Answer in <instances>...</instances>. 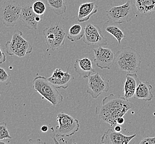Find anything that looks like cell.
Masks as SVG:
<instances>
[{
  "instance_id": "6da1fadb",
  "label": "cell",
  "mask_w": 155,
  "mask_h": 144,
  "mask_svg": "<svg viewBox=\"0 0 155 144\" xmlns=\"http://www.w3.org/2000/svg\"><path fill=\"white\" fill-rule=\"evenodd\" d=\"M133 108V103L124 97L110 94L103 99L101 105L97 106L96 114L101 121L114 127L118 118L124 116Z\"/></svg>"
},
{
  "instance_id": "7a4b0ae2",
  "label": "cell",
  "mask_w": 155,
  "mask_h": 144,
  "mask_svg": "<svg viewBox=\"0 0 155 144\" xmlns=\"http://www.w3.org/2000/svg\"><path fill=\"white\" fill-rule=\"evenodd\" d=\"M115 56V64L119 70L129 73H137L140 69L141 57L133 48L123 47Z\"/></svg>"
},
{
  "instance_id": "3957f363",
  "label": "cell",
  "mask_w": 155,
  "mask_h": 144,
  "mask_svg": "<svg viewBox=\"0 0 155 144\" xmlns=\"http://www.w3.org/2000/svg\"><path fill=\"white\" fill-rule=\"evenodd\" d=\"M32 88L53 106H58L63 101L64 97L58 88L45 77L40 75L35 77L33 81Z\"/></svg>"
},
{
  "instance_id": "277c9868",
  "label": "cell",
  "mask_w": 155,
  "mask_h": 144,
  "mask_svg": "<svg viewBox=\"0 0 155 144\" xmlns=\"http://www.w3.org/2000/svg\"><path fill=\"white\" fill-rule=\"evenodd\" d=\"M5 47L7 53L9 56H16L19 58L30 54L33 51L31 44L23 37V33L19 30L13 32L12 39L7 42Z\"/></svg>"
},
{
  "instance_id": "5b68a950",
  "label": "cell",
  "mask_w": 155,
  "mask_h": 144,
  "mask_svg": "<svg viewBox=\"0 0 155 144\" xmlns=\"http://www.w3.org/2000/svg\"><path fill=\"white\" fill-rule=\"evenodd\" d=\"M134 6L132 0H127L123 5L110 8L106 11V15L114 23L121 24L130 22L135 16Z\"/></svg>"
},
{
  "instance_id": "8992f818",
  "label": "cell",
  "mask_w": 155,
  "mask_h": 144,
  "mask_svg": "<svg viewBox=\"0 0 155 144\" xmlns=\"http://www.w3.org/2000/svg\"><path fill=\"white\" fill-rule=\"evenodd\" d=\"M58 126L55 130L51 128L54 135L58 137H69L79 130L80 125L78 119L65 113H60L57 115Z\"/></svg>"
},
{
  "instance_id": "52a82bcc",
  "label": "cell",
  "mask_w": 155,
  "mask_h": 144,
  "mask_svg": "<svg viewBox=\"0 0 155 144\" xmlns=\"http://www.w3.org/2000/svg\"><path fill=\"white\" fill-rule=\"evenodd\" d=\"M22 7L13 0L5 2L0 7V20L7 27L16 25L20 19Z\"/></svg>"
},
{
  "instance_id": "ba28073f",
  "label": "cell",
  "mask_w": 155,
  "mask_h": 144,
  "mask_svg": "<svg viewBox=\"0 0 155 144\" xmlns=\"http://www.w3.org/2000/svg\"><path fill=\"white\" fill-rule=\"evenodd\" d=\"M43 35L48 48L52 50L62 47L67 36L65 29L60 23L54 24L44 29Z\"/></svg>"
},
{
  "instance_id": "9c48e42d",
  "label": "cell",
  "mask_w": 155,
  "mask_h": 144,
  "mask_svg": "<svg viewBox=\"0 0 155 144\" xmlns=\"http://www.w3.org/2000/svg\"><path fill=\"white\" fill-rule=\"evenodd\" d=\"M83 41L88 46H103L108 44V39L103 35L101 28L91 23L87 24L84 27Z\"/></svg>"
},
{
  "instance_id": "30bf717a",
  "label": "cell",
  "mask_w": 155,
  "mask_h": 144,
  "mask_svg": "<svg viewBox=\"0 0 155 144\" xmlns=\"http://www.w3.org/2000/svg\"><path fill=\"white\" fill-rule=\"evenodd\" d=\"M88 78L87 93L90 94L93 99H97L103 93L107 92L109 90L108 81L103 78L99 73L97 72L90 75Z\"/></svg>"
},
{
  "instance_id": "8fae6325",
  "label": "cell",
  "mask_w": 155,
  "mask_h": 144,
  "mask_svg": "<svg viewBox=\"0 0 155 144\" xmlns=\"http://www.w3.org/2000/svg\"><path fill=\"white\" fill-rule=\"evenodd\" d=\"M94 62L100 69L110 70L115 64V56L109 48L99 47L93 50Z\"/></svg>"
},
{
  "instance_id": "7c38bea8",
  "label": "cell",
  "mask_w": 155,
  "mask_h": 144,
  "mask_svg": "<svg viewBox=\"0 0 155 144\" xmlns=\"http://www.w3.org/2000/svg\"><path fill=\"white\" fill-rule=\"evenodd\" d=\"M137 136L135 134L132 135H124L121 132H117L108 129L104 132L101 138V143L107 144H127Z\"/></svg>"
},
{
  "instance_id": "4fadbf2b",
  "label": "cell",
  "mask_w": 155,
  "mask_h": 144,
  "mask_svg": "<svg viewBox=\"0 0 155 144\" xmlns=\"http://www.w3.org/2000/svg\"><path fill=\"white\" fill-rule=\"evenodd\" d=\"M20 19L29 29L36 30L38 23L41 22L43 19L42 16H38L34 12L31 6L27 5L22 7Z\"/></svg>"
},
{
  "instance_id": "5bb4252c",
  "label": "cell",
  "mask_w": 155,
  "mask_h": 144,
  "mask_svg": "<svg viewBox=\"0 0 155 144\" xmlns=\"http://www.w3.org/2000/svg\"><path fill=\"white\" fill-rule=\"evenodd\" d=\"M72 78V77L68 70L64 72L60 68H56L53 72L51 76L48 79L58 89H66L68 87L69 81Z\"/></svg>"
},
{
  "instance_id": "9a60e30c",
  "label": "cell",
  "mask_w": 155,
  "mask_h": 144,
  "mask_svg": "<svg viewBox=\"0 0 155 144\" xmlns=\"http://www.w3.org/2000/svg\"><path fill=\"white\" fill-rule=\"evenodd\" d=\"M74 67L75 72L82 78H87L95 73L92 60L86 57L75 60Z\"/></svg>"
},
{
  "instance_id": "2e32d148",
  "label": "cell",
  "mask_w": 155,
  "mask_h": 144,
  "mask_svg": "<svg viewBox=\"0 0 155 144\" xmlns=\"http://www.w3.org/2000/svg\"><path fill=\"white\" fill-rule=\"evenodd\" d=\"M140 80L137 73H129L125 77L124 85V97L129 99L134 97Z\"/></svg>"
},
{
  "instance_id": "e0dca14e",
  "label": "cell",
  "mask_w": 155,
  "mask_h": 144,
  "mask_svg": "<svg viewBox=\"0 0 155 144\" xmlns=\"http://www.w3.org/2000/svg\"><path fill=\"white\" fill-rule=\"evenodd\" d=\"M98 12V6L94 2H84L82 3L78 9V22L88 21L92 16Z\"/></svg>"
},
{
  "instance_id": "ac0fdd59",
  "label": "cell",
  "mask_w": 155,
  "mask_h": 144,
  "mask_svg": "<svg viewBox=\"0 0 155 144\" xmlns=\"http://www.w3.org/2000/svg\"><path fill=\"white\" fill-rule=\"evenodd\" d=\"M153 87L149 81H139L134 97L144 101H151L153 97L151 90Z\"/></svg>"
},
{
  "instance_id": "d6986e66",
  "label": "cell",
  "mask_w": 155,
  "mask_h": 144,
  "mask_svg": "<svg viewBox=\"0 0 155 144\" xmlns=\"http://www.w3.org/2000/svg\"><path fill=\"white\" fill-rule=\"evenodd\" d=\"M134 3L140 14L150 15L155 12V0H135Z\"/></svg>"
},
{
  "instance_id": "ffe728a7",
  "label": "cell",
  "mask_w": 155,
  "mask_h": 144,
  "mask_svg": "<svg viewBox=\"0 0 155 144\" xmlns=\"http://www.w3.org/2000/svg\"><path fill=\"white\" fill-rule=\"evenodd\" d=\"M84 36L82 26L79 23H74L69 29L66 37L72 42H74L81 39Z\"/></svg>"
},
{
  "instance_id": "44dd1931",
  "label": "cell",
  "mask_w": 155,
  "mask_h": 144,
  "mask_svg": "<svg viewBox=\"0 0 155 144\" xmlns=\"http://www.w3.org/2000/svg\"><path fill=\"white\" fill-rule=\"evenodd\" d=\"M47 4L57 15H62L66 11L67 8L64 0H47Z\"/></svg>"
},
{
  "instance_id": "7402d4cb",
  "label": "cell",
  "mask_w": 155,
  "mask_h": 144,
  "mask_svg": "<svg viewBox=\"0 0 155 144\" xmlns=\"http://www.w3.org/2000/svg\"><path fill=\"white\" fill-rule=\"evenodd\" d=\"M106 31L112 35L118 41V43L120 44L123 39L126 38V35L122 31L121 29L115 26H108L105 28Z\"/></svg>"
},
{
  "instance_id": "603a6c76",
  "label": "cell",
  "mask_w": 155,
  "mask_h": 144,
  "mask_svg": "<svg viewBox=\"0 0 155 144\" xmlns=\"http://www.w3.org/2000/svg\"><path fill=\"white\" fill-rule=\"evenodd\" d=\"M34 12L38 16H42L45 12L46 6L42 1L37 0L31 6Z\"/></svg>"
},
{
  "instance_id": "cb8c5ba5",
  "label": "cell",
  "mask_w": 155,
  "mask_h": 144,
  "mask_svg": "<svg viewBox=\"0 0 155 144\" xmlns=\"http://www.w3.org/2000/svg\"><path fill=\"white\" fill-rule=\"evenodd\" d=\"M12 138L10 135L6 122H0V140L5 139H11Z\"/></svg>"
},
{
  "instance_id": "d4e9b609",
  "label": "cell",
  "mask_w": 155,
  "mask_h": 144,
  "mask_svg": "<svg viewBox=\"0 0 155 144\" xmlns=\"http://www.w3.org/2000/svg\"><path fill=\"white\" fill-rule=\"evenodd\" d=\"M11 76L6 70L0 67V84L5 85L9 84L11 82Z\"/></svg>"
},
{
  "instance_id": "484cf974",
  "label": "cell",
  "mask_w": 155,
  "mask_h": 144,
  "mask_svg": "<svg viewBox=\"0 0 155 144\" xmlns=\"http://www.w3.org/2000/svg\"><path fill=\"white\" fill-rule=\"evenodd\" d=\"M140 144H155V136L152 138H144L139 142Z\"/></svg>"
},
{
  "instance_id": "4316f807",
  "label": "cell",
  "mask_w": 155,
  "mask_h": 144,
  "mask_svg": "<svg viewBox=\"0 0 155 144\" xmlns=\"http://www.w3.org/2000/svg\"><path fill=\"white\" fill-rule=\"evenodd\" d=\"M6 60V56L1 50V46L0 44V64L5 63Z\"/></svg>"
},
{
  "instance_id": "83f0119b",
  "label": "cell",
  "mask_w": 155,
  "mask_h": 144,
  "mask_svg": "<svg viewBox=\"0 0 155 144\" xmlns=\"http://www.w3.org/2000/svg\"><path fill=\"white\" fill-rule=\"evenodd\" d=\"M124 122H125V119H124V118H123V117H119V118H118L117 120V124L120 125H123V124H124Z\"/></svg>"
},
{
  "instance_id": "f1b7e54d",
  "label": "cell",
  "mask_w": 155,
  "mask_h": 144,
  "mask_svg": "<svg viewBox=\"0 0 155 144\" xmlns=\"http://www.w3.org/2000/svg\"><path fill=\"white\" fill-rule=\"evenodd\" d=\"M41 132H46L48 131L49 128H48V126L43 125L41 127Z\"/></svg>"
},
{
  "instance_id": "f546056e",
  "label": "cell",
  "mask_w": 155,
  "mask_h": 144,
  "mask_svg": "<svg viewBox=\"0 0 155 144\" xmlns=\"http://www.w3.org/2000/svg\"><path fill=\"white\" fill-rule=\"evenodd\" d=\"M114 130L117 132H121V130H122V128L120 125H116L114 127Z\"/></svg>"
},
{
  "instance_id": "4dcf8cb0",
  "label": "cell",
  "mask_w": 155,
  "mask_h": 144,
  "mask_svg": "<svg viewBox=\"0 0 155 144\" xmlns=\"http://www.w3.org/2000/svg\"><path fill=\"white\" fill-rule=\"evenodd\" d=\"M0 144H5V142H2V141H1V140H0Z\"/></svg>"
},
{
  "instance_id": "1f68e13d",
  "label": "cell",
  "mask_w": 155,
  "mask_h": 144,
  "mask_svg": "<svg viewBox=\"0 0 155 144\" xmlns=\"http://www.w3.org/2000/svg\"><path fill=\"white\" fill-rule=\"evenodd\" d=\"M3 0H0V2H1V1H2Z\"/></svg>"
},
{
  "instance_id": "d6a6232c",
  "label": "cell",
  "mask_w": 155,
  "mask_h": 144,
  "mask_svg": "<svg viewBox=\"0 0 155 144\" xmlns=\"http://www.w3.org/2000/svg\"><path fill=\"white\" fill-rule=\"evenodd\" d=\"M0 96H1V94H0Z\"/></svg>"
}]
</instances>
